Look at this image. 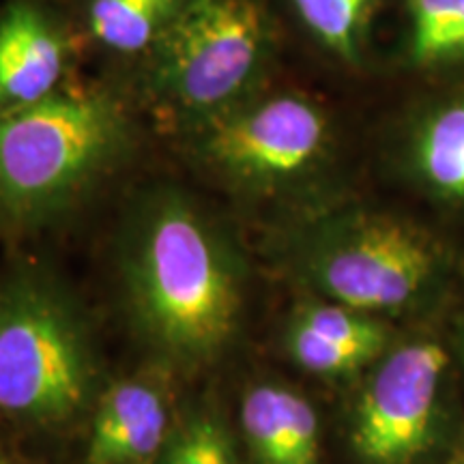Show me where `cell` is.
I'll return each mask as SVG.
<instances>
[{"label": "cell", "instance_id": "obj_10", "mask_svg": "<svg viewBox=\"0 0 464 464\" xmlns=\"http://www.w3.org/2000/svg\"><path fill=\"white\" fill-rule=\"evenodd\" d=\"M239 430L252 464H327L316 404L284 381L265 379L247 385Z\"/></svg>", "mask_w": 464, "mask_h": 464}, {"label": "cell", "instance_id": "obj_14", "mask_svg": "<svg viewBox=\"0 0 464 464\" xmlns=\"http://www.w3.org/2000/svg\"><path fill=\"white\" fill-rule=\"evenodd\" d=\"M158 464H252V460L218 409L196 406L174 420Z\"/></svg>", "mask_w": 464, "mask_h": 464}, {"label": "cell", "instance_id": "obj_19", "mask_svg": "<svg viewBox=\"0 0 464 464\" xmlns=\"http://www.w3.org/2000/svg\"><path fill=\"white\" fill-rule=\"evenodd\" d=\"M0 464H22V462H17V460H14V458H11V456L3 454V451H0Z\"/></svg>", "mask_w": 464, "mask_h": 464}, {"label": "cell", "instance_id": "obj_15", "mask_svg": "<svg viewBox=\"0 0 464 464\" xmlns=\"http://www.w3.org/2000/svg\"><path fill=\"white\" fill-rule=\"evenodd\" d=\"M411 56L420 65L464 56V0H411Z\"/></svg>", "mask_w": 464, "mask_h": 464}, {"label": "cell", "instance_id": "obj_1", "mask_svg": "<svg viewBox=\"0 0 464 464\" xmlns=\"http://www.w3.org/2000/svg\"><path fill=\"white\" fill-rule=\"evenodd\" d=\"M119 276L133 332L166 368H207L239 334L247 288L241 247L179 191L150 196L123 224Z\"/></svg>", "mask_w": 464, "mask_h": 464}, {"label": "cell", "instance_id": "obj_8", "mask_svg": "<svg viewBox=\"0 0 464 464\" xmlns=\"http://www.w3.org/2000/svg\"><path fill=\"white\" fill-rule=\"evenodd\" d=\"M402 329L387 318L305 295L284 323L282 351L307 376L353 385Z\"/></svg>", "mask_w": 464, "mask_h": 464}, {"label": "cell", "instance_id": "obj_2", "mask_svg": "<svg viewBox=\"0 0 464 464\" xmlns=\"http://www.w3.org/2000/svg\"><path fill=\"white\" fill-rule=\"evenodd\" d=\"M277 263L310 297L398 324L445 321L464 288V260L439 230L392 211L329 205L282 224Z\"/></svg>", "mask_w": 464, "mask_h": 464}, {"label": "cell", "instance_id": "obj_18", "mask_svg": "<svg viewBox=\"0 0 464 464\" xmlns=\"http://www.w3.org/2000/svg\"><path fill=\"white\" fill-rule=\"evenodd\" d=\"M434 464H464V445H462L460 450H456L454 454L445 456L443 460H439V462H434Z\"/></svg>", "mask_w": 464, "mask_h": 464}, {"label": "cell", "instance_id": "obj_7", "mask_svg": "<svg viewBox=\"0 0 464 464\" xmlns=\"http://www.w3.org/2000/svg\"><path fill=\"white\" fill-rule=\"evenodd\" d=\"M194 153L232 189L258 198L286 194L327 160V114L301 95L247 100L191 130Z\"/></svg>", "mask_w": 464, "mask_h": 464}, {"label": "cell", "instance_id": "obj_13", "mask_svg": "<svg viewBox=\"0 0 464 464\" xmlns=\"http://www.w3.org/2000/svg\"><path fill=\"white\" fill-rule=\"evenodd\" d=\"M185 0H91V34L106 48L136 54L153 50Z\"/></svg>", "mask_w": 464, "mask_h": 464}, {"label": "cell", "instance_id": "obj_4", "mask_svg": "<svg viewBox=\"0 0 464 464\" xmlns=\"http://www.w3.org/2000/svg\"><path fill=\"white\" fill-rule=\"evenodd\" d=\"M123 106L102 91L52 92L0 114V216L34 228L67 211L130 147Z\"/></svg>", "mask_w": 464, "mask_h": 464}, {"label": "cell", "instance_id": "obj_3", "mask_svg": "<svg viewBox=\"0 0 464 464\" xmlns=\"http://www.w3.org/2000/svg\"><path fill=\"white\" fill-rule=\"evenodd\" d=\"M351 387L342 439L353 464H434L464 445V382L445 321L404 327Z\"/></svg>", "mask_w": 464, "mask_h": 464}, {"label": "cell", "instance_id": "obj_6", "mask_svg": "<svg viewBox=\"0 0 464 464\" xmlns=\"http://www.w3.org/2000/svg\"><path fill=\"white\" fill-rule=\"evenodd\" d=\"M269 42L256 0H185L150 50L147 89L166 114L194 130L252 100Z\"/></svg>", "mask_w": 464, "mask_h": 464}, {"label": "cell", "instance_id": "obj_17", "mask_svg": "<svg viewBox=\"0 0 464 464\" xmlns=\"http://www.w3.org/2000/svg\"><path fill=\"white\" fill-rule=\"evenodd\" d=\"M445 332H448L451 351H454L458 370H460L464 382V288L454 307L450 310L448 318H445Z\"/></svg>", "mask_w": 464, "mask_h": 464}, {"label": "cell", "instance_id": "obj_5", "mask_svg": "<svg viewBox=\"0 0 464 464\" xmlns=\"http://www.w3.org/2000/svg\"><path fill=\"white\" fill-rule=\"evenodd\" d=\"M95 344L73 295L37 266L0 282V411L61 430L95 400Z\"/></svg>", "mask_w": 464, "mask_h": 464}, {"label": "cell", "instance_id": "obj_12", "mask_svg": "<svg viewBox=\"0 0 464 464\" xmlns=\"http://www.w3.org/2000/svg\"><path fill=\"white\" fill-rule=\"evenodd\" d=\"M409 168L428 200L464 219V97L439 103L417 121Z\"/></svg>", "mask_w": 464, "mask_h": 464}, {"label": "cell", "instance_id": "obj_9", "mask_svg": "<svg viewBox=\"0 0 464 464\" xmlns=\"http://www.w3.org/2000/svg\"><path fill=\"white\" fill-rule=\"evenodd\" d=\"M172 426L170 398L158 379L116 381L92 411L84 464H158Z\"/></svg>", "mask_w": 464, "mask_h": 464}, {"label": "cell", "instance_id": "obj_11", "mask_svg": "<svg viewBox=\"0 0 464 464\" xmlns=\"http://www.w3.org/2000/svg\"><path fill=\"white\" fill-rule=\"evenodd\" d=\"M69 45L56 22L33 0L0 11V114L33 106L58 91Z\"/></svg>", "mask_w": 464, "mask_h": 464}, {"label": "cell", "instance_id": "obj_16", "mask_svg": "<svg viewBox=\"0 0 464 464\" xmlns=\"http://www.w3.org/2000/svg\"><path fill=\"white\" fill-rule=\"evenodd\" d=\"M301 20L334 54L357 63L362 33L376 0H293Z\"/></svg>", "mask_w": 464, "mask_h": 464}]
</instances>
